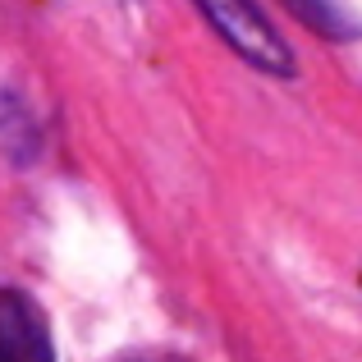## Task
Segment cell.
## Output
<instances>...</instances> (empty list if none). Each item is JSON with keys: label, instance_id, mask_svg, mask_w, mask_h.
I'll list each match as a JSON object with an SVG mask.
<instances>
[{"label": "cell", "instance_id": "cell-1", "mask_svg": "<svg viewBox=\"0 0 362 362\" xmlns=\"http://www.w3.org/2000/svg\"><path fill=\"white\" fill-rule=\"evenodd\" d=\"M193 5H197V14L216 28V37H221L243 64H252L257 74L280 78V83H289L293 74H298L293 46L280 37V28L266 18V9L257 5V0H193Z\"/></svg>", "mask_w": 362, "mask_h": 362}, {"label": "cell", "instance_id": "cell-2", "mask_svg": "<svg viewBox=\"0 0 362 362\" xmlns=\"http://www.w3.org/2000/svg\"><path fill=\"white\" fill-rule=\"evenodd\" d=\"M0 362H55L42 312L18 289L0 293Z\"/></svg>", "mask_w": 362, "mask_h": 362}, {"label": "cell", "instance_id": "cell-3", "mask_svg": "<svg viewBox=\"0 0 362 362\" xmlns=\"http://www.w3.org/2000/svg\"><path fill=\"white\" fill-rule=\"evenodd\" d=\"M280 5L289 9L303 28H312L317 37H326V42H354V37H362V23L339 5V0H280Z\"/></svg>", "mask_w": 362, "mask_h": 362}]
</instances>
